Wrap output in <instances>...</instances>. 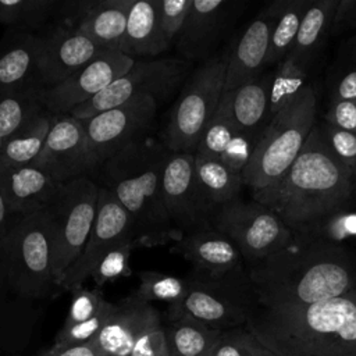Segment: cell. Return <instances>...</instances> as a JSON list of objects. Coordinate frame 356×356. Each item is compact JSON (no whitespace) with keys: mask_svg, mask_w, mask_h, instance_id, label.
I'll list each match as a JSON object with an SVG mask.
<instances>
[{"mask_svg":"<svg viewBox=\"0 0 356 356\" xmlns=\"http://www.w3.org/2000/svg\"><path fill=\"white\" fill-rule=\"evenodd\" d=\"M356 197V172L327 145L318 122L288 171L253 199L273 210L295 236H325Z\"/></svg>","mask_w":356,"mask_h":356,"instance_id":"6da1fadb","label":"cell"},{"mask_svg":"<svg viewBox=\"0 0 356 356\" xmlns=\"http://www.w3.org/2000/svg\"><path fill=\"white\" fill-rule=\"evenodd\" d=\"M261 309L307 306L356 286V257L327 236H295L280 250L246 266Z\"/></svg>","mask_w":356,"mask_h":356,"instance_id":"7a4b0ae2","label":"cell"},{"mask_svg":"<svg viewBox=\"0 0 356 356\" xmlns=\"http://www.w3.org/2000/svg\"><path fill=\"white\" fill-rule=\"evenodd\" d=\"M245 325L277 356H356V286L307 306L260 309Z\"/></svg>","mask_w":356,"mask_h":356,"instance_id":"3957f363","label":"cell"},{"mask_svg":"<svg viewBox=\"0 0 356 356\" xmlns=\"http://www.w3.org/2000/svg\"><path fill=\"white\" fill-rule=\"evenodd\" d=\"M167 154L161 140L147 136L108 157L92 177L128 213L135 248L161 246L182 238L171 224L161 192Z\"/></svg>","mask_w":356,"mask_h":356,"instance_id":"277c9868","label":"cell"},{"mask_svg":"<svg viewBox=\"0 0 356 356\" xmlns=\"http://www.w3.org/2000/svg\"><path fill=\"white\" fill-rule=\"evenodd\" d=\"M316 125V95L312 85L302 92L267 124L253 146L243 185L252 193L277 182L293 164Z\"/></svg>","mask_w":356,"mask_h":356,"instance_id":"5b68a950","label":"cell"},{"mask_svg":"<svg viewBox=\"0 0 356 356\" xmlns=\"http://www.w3.org/2000/svg\"><path fill=\"white\" fill-rule=\"evenodd\" d=\"M7 285L24 299L58 293L54 271V232L44 209L25 214L0 245Z\"/></svg>","mask_w":356,"mask_h":356,"instance_id":"8992f818","label":"cell"},{"mask_svg":"<svg viewBox=\"0 0 356 356\" xmlns=\"http://www.w3.org/2000/svg\"><path fill=\"white\" fill-rule=\"evenodd\" d=\"M227 50L203 61L185 81L172 104L161 143L177 153H195L200 135L217 111L225 81Z\"/></svg>","mask_w":356,"mask_h":356,"instance_id":"52a82bcc","label":"cell"},{"mask_svg":"<svg viewBox=\"0 0 356 356\" xmlns=\"http://www.w3.org/2000/svg\"><path fill=\"white\" fill-rule=\"evenodd\" d=\"M185 278L188 292L179 303L167 307L168 320L189 316L221 331L248 323L249 300L254 299L248 271L211 277L191 270Z\"/></svg>","mask_w":356,"mask_h":356,"instance_id":"ba28073f","label":"cell"},{"mask_svg":"<svg viewBox=\"0 0 356 356\" xmlns=\"http://www.w3.org/2000/svg\"><path fill=\"white\" fill-rule=\"evenodd\" d=\"M97 199L99 184L90 177H81L63 184L46 207L54 232L53 271L57 286L89 238Z\"/></svg>","mask_w":356,"mask_h":356,"instance_id":"9c48e42d","label":"cell"},{"mask_svg":"<svg viewBox=\"0 0 356 356\" xmlns=\"http://www.w3.org/2000/svg\"><path fill=\"white\" fill-rule=\"evenodd\" d=\"M191 70L192 61L181 57L134 61L124 75L70 114L78 120H86L140 96H150L163 103L182 88Z\"/></svg>","mask_w":356,"mask_h":356,"instance_id":"30bf717a","label":"cell"},{"mask_svg":"<svg viewBox=\"0 0 356 356\" xmlns=\"http://www.w3.org/2000/svg\"><path fill=\"white\" fill-rule=\"evenodd\" d=\"M213 228L227 235L239 249L245 266L284 248L293 234L284 221L257 200L239 197L216 209Z\"/></svg>","mask_w":356,"mask_h":356,"instance_id":"8fae6325","label":"cell"},{"mask_svg":"<svg viewBox=\"0 0 356 356\" xmlns=\"http://www.w3.org/2000/svg\"><path fill=\"white\" fill-rule=\"evenodd\" d=\"M159 106L160 103L156 99L140 96L90 118L81 120L86 132L90 178L108 157L150 136Z\"/></svg>","mask_w":356,"mask_h":356,"instance_id":"7c38bea8","label":"cell"},{"mask_svg":"<svg viewBox=\"0 0 356 356\" xmlns=\"http://www.w3.org/2000/svg\"><path fill=\"white\" fill-rule=\"evenodd\" d=\"M161 192L171 224L182 236L213 228L216 207L197 181L192 153L168 150L161 174Z\"/></svg>","mask_w":356,"mask_h":356,"instance_id":"4fadbf2b","label":"cell"},{"mask_svg":"<svg viewBox=\"0 0 356 356\" xmlns=\"http://www.w3.org/2000/svg\"><path fill=\"white\" fill-rule=\"evenodd\" d=\"M124 241H134L131 218L117 197L99 185L97 211L92 231L81 254L64 273L58 285L60 292H74L83 286L85 280L90 277L100 257Z\"/></svg>","mask_w":356,"mask_h":356,"instance_id":"5bb4252c","label":"cell"},{"mask_svg":"<svg viewBox=\"0 0 356 356\" xmlns=\"http://www.w3.org/2000/svg\"><path fill=\"white\" fill-rule=\"evenodd\" d=\"M134 60L118 50H103L61 83L42 92L43 106L53 114H70L124 75Z\"/></svg>","mask_w":356,"mask_h":356,"instance_id":"9a60e30c","label":"cell"},{"mask_svg":"<svg viewBox=\"0 0 356 356\" xmlns=\"http://www.w3.org/2000/svg\"><path fill=\"white\" fill-rule=\"evenodd\" d=\"M36 35L38 67L44 89L61 83L103 51L78 28L56 22Z\"/></svg>","mask_w":356,"mask_h":356,"instance_id":"2e32d148","label":"cell"},{"mask_svg":"<svg viewBox=\"0 0 356 356\" xmlns=\"http://www.w3.org/2000/svg\"><path fill=\"white\" fill-rule=\"evenodd\" d=\"M241 13V3L229 0H193L185 25L175 42L181 58L209 60L228 28Z\"/></svg>","mask_w":356,"mask_h":356,"instance_id":"e0dca14e","label":"cell"},{"mask_svg":"<svg viewBox=\"0 0 356 356\" xmlns=\"http://www.w3.org/2000/svg\"><path fill=\"white\" fill-rule=\"evenodd\" d=\"M61 184L89 177L86 132L71 114L56 115L39 157L32 163Z\"/></svg>","mask_w":356,"mask_h":356,"instance_id":"ac0fdd59","label":"cell"},{"mask_svg":"<svg viewBox=\"0 0 356 356\" xmlns=\"http://www.w3.org/2000/svg\"><path fill=\"white\" fill-rule=\"evenodd\" d=\"M275 18L277 7L275 3H271L248 25L235 43L227 49L228 58L222 93L232 92L263 74Z\"/></svg>","mask_w":356,"mask_h":356,"instance_id":"d6986e66","label":"cell"},{"mask_svg":"<svg viewBox=\"0 0 356 356\" xmlns=\"http://www.w3.org/2000/svg\"><path fill=\"white\" fill-rule=\"evenodd\" d=\"M171 253L191 263L192 270L211 277L246 271L245 260L236 245L216 228L185 234L170 248Z\"/></svg>","mask_w":356,"mask_h":356,"instance_id":"ffe728a7","label":"cell"},{"mask_svg":"<svg viewBox=\"0 0 356 356\" xmlns=\"http://www.w3.org/2000/svg\"><path fill=\"white\" fill-rule=\"evenodd\" d=\"M160 312L134 293L114 303V310L93 339L102 356H129L135 342L143 332L160 324Z\"/></svg>","mask_w":356,"mask_h":356,"instance_id":"44dd1931","label":"cell"},{"mask_svg":"<svg viewBox=\"0 0 356 356\" xmlns=\"http://www.w3.org/2000/svg\"><path fill=\"white\" fill-rule=\"evenodd\" d=\"M42 89L38 35L8 28L0 39V96Z\"/></svg>","mask_w":356,"mask_h":356,"instance_id":"7402d4cb","label":"cell"},{"mask_svg":"<svg viewBox=\"0 0 356 356\" xmlns=\"http://www.w3.org/2000/svg\"><path fill=\"white\" fill-rule=\"evenodd\" d=\"M61 185L35 164L0 165V195L10 211L18 216L47 207Z\"/></svg>","mask_w":356,"mask_h":356,"instance_id":"603a6c76","label":"cell"},{"mask_svg":"<svg viewBox=\"0 0 356 356\" xmlns=\"http://www.w3.org/2000/svg\"><path fill=\"white\" fill-rule=\"evenodd\" d=\"M273 74V71L261 74L235 90L222 93L220 102L235 129L253 143H256L268 124Z\"/></svg>","mask_w":356,"mask_h":356,"instance_id":"cb8c5ba5","label":"cell"},{"mask_svg":"<svg viewBox=\"0 0 356 356\" xmlns=\"http://www.w3.org/2000/svg\"><path fill=\"white\" fill-rule=\"evenodd\" d=\"M170 47L159 22L156 0H134L120 51L138 61L154 60Z\"/></svg>","mask_w":356,"mask_h":356,"instance_id":"d4e9b609","label":"cell"},{"mask_svg":"<svg viewBox=\"0 0 356 356\" xmlns=\"http://www.w3.org/2000/svg\"><path fill=\"white\" fill-rule=\"evenodd\" d=\"M337 6L338 0H314L302 19L295 43L286 57L306 71L331 35Z\"/></svg>","mask_w":356,"mask_h":356,"instance_id":"484cf974","label":"cell"},{"mask_svg":"<svg viewBox=\"0 0 356 356\" xmlns=\"http://www.w3.org/2000/svg\"><path fill=\"white\" fill-rule=\"evenodd\" d=\"M134 0H97L78 29L103 50H121Z\"/></svg>","mask_w":356,"mask_h":356,"instance_id":"4316f807","label":"cell"},{"mask_svg":"<svg viewBox=\"0 0 356 356\" xmlns=\"http://www.w3.org/2000/svg\"><path fill=\"white\" fill-rule=\"evenodd\" d=\"M54 120L56 114L44 108L7 138L0 149V165L32 164L39 157Z\"/></svg>","mask_w":356,"mask_h":356,"instance_id":"83f0119b","label":"cell"},{"mask_svg":"<svg viewBox=\"0 0 356 356\" xmlns=\"http://www.w3.org/2000/svg\"><path fill=\"white\" fill-rule=\"evenodd\" d=\"M164 327L171 356H211L222 332L189 316L168 320Z\"/></svg>","mask_w":356,"mask_h":356,"instance_id":"f1b7e54d","label":"cell"},{"mask_svg":"<svg viewBox=\"0 0 356 356\" xmlns=\"http://www.w3.org/2000/svg\"><path fill=\"white\" fill-rule=\"evenodd\" d=\"M314 0H277V18L273 26L266 67L278 65L291 51L302 19Z\"/></svg>","mask_w":356,"mask_h":356,"instance_id":"f546056e","label":"cell"},{"mask_svg":"<svg viewBox=\"0 0 356 356\" xmlns=\"http://www.w3.org/2000/svg\"><path fill=\"white\" fill-rule=\"evenodd\" d=\"M195 156V170L197 181L209 202L217 209L236 197L243 186L241 174L227 168L221 161Z\"/></svg>","mask_w":356,"mask_h":356,"instance_id":"4dcf8cb0","label":"cell"},{"mask_svg":"<svg viewBox=\"0 0 356 356\" xmlns=\"http://www.w3.org/2000/svg\"><path fill=\"white\" fill-rule=\"evenodd\" d=\"M58 0H0V24L33 33L51 24Z\"/></svg>","mask_w":356,"mask_h":356,"instance_id":"1f68e13d","label":"cell"},{"mask_svg":"<svg viewBox=\"0 0 356 356\" xmlns=\"http://www.w3.org/2000/svg\"><path fill=\"white\" fill-rule=\"evenodd\" d=\"M42 92L43 89L0 96V136L3 142L46 108Z\"/></svg>","mask_w":356,"mask_h":356,"instance_id":"d6a6232c","label":"cell"},{"mask_svg":"<svg viewBox=\"0 0 356 356\" xmlns=\"http://www.w3.org/2000/svg\"><path fill=\"white\" fill-rule=\"evenodd\" d=\"M330 100H356V32L343 40L328 74Z\"/></svg>","mask_w":356,"mask_h":356,"instance_id":"836d02e7","label":"cell"},{"mask_svg":"<svg viewBox=\"0 0 356 356\" xmlns=\"http://www.w3.org/2000/svg\"><path fill=\"white\" fill-rule=\"evenodd\" d=\"M270 92L268 121L285 106H288L307 85V71L285 57L273 71Z\"/></svg>","mask_w":356,"mask_h":356,"instance_id":"e575fe53","label":"cell"},{"mask_svg":"<svg viewBox=\"0 0 356 356\" xmlns=\"http://www.w3.org/2000/svg\"><path fill=\"white\" fill-rule=\"evenodd\" d=\"M188 292L186 278L145 270L139 274V285L134 295L143 302H165L168 306L179 303Z\"/></svg>","mask_w":356,"mask_h":356,"instance_id":"d590c367","label":"cell"},{"mask_svg":"<svg viewBox=\"0 0 356 356\" xmlns=\"http://www.w3.org/2000/svg\"><path fill=\"white\" fill-rule=\"evenodd\" d=\"M236 134L239 132L235 129L227 111L220 104L217 111L203 129L195 153L220 161Z\"/></svg>","mask_w":356,"mask_h":356,"instance_id":"8d00e7d4","label":"cell"},{"mask_svg":"<svg viewBox=\"0 0 356 356\" xmlns=\"http://www.w3.org/2000/svg\"><path fill=\"white\" fill-rule=\"evenodd\" d=\"M211 356H277L246 325L224 330Z\"/></svg>","mask_w":356,"mask_h":356,"instance_id":"74e56055","label":"cell"},{"mask_svg":"<svg viewBox=\"0 0 356 356\" xmlns=\"http://www.w3.org/2000/svg\"><path fill=\"white\" fill-rule=\"evenodd\" d=\"M134 248V241H124L111 248L103 257H100L90 274L92 280L99 288L107 282L131 275L129 257Z\"/></svg>","mask_w":356,"mask_h":356,"instance_id":"f35d334b","label":"cell"},{"mask_svg":"<svg viewBox=\"0 0 356 356\" xmlns=\"http://www.w3.org/2000/svg\"><path fill=\"white\" fill-rule=\"evenodd\" d=\"M113 310H114V303L107 302V305L102 309V312L95 317L78 324L63 325L56 335V341L53 346L68 348V346H76V345H85V343L93 342V339L99 335L102 328L108 321Z\"/></svg>","mask_w":356,"mask_h":356,"instance_id":"ab89813d","label":"cell"},{"mask_svg":"<svg viewBox=\"0 0 356 356\" xmlns=\"http://www.w3.org/2000/svg\"><path fill=\"white\" fill-rule=\"evenodd\" d=\"M107 299L104 298L100 288L89 289L81 286L72 292L70 309L67 313V318L63 325H72L82 321H86L102 312V309L107 305Z\"/></svg>","mask_w":356,"mask_h":356,"instance_id":"60d3db41","label":"cell"},{"mask_svg":"<svg viewBox=\"0 0 356 356\" xmlns=\"http://www.w3.org/2000/svg\"><path fill=\"white\" fill-rule=\"evenodd\" d=\"M193 0H156L161 31L171 46L175 44Z\"/></svg>","mask_w":356,"mask_h":356,"instance_id":"b9f144b4","label":"cell"},{"mask_svg":"<svg viewBox=\"0 0 356 356\" xmlns=\"http://www.w3.org/2000/svg\"><path fill=\"white\" fill-rule=\"evenodd\" d=\"M318 127L332 153L356 172V134L337 128L325 121L318 122Z\"/></svg>","mask_w":356,"mask_h":356,"instance_id":"7bdbcfd3","label":"cell"},{"mask_svg":"<svg viewBox=\"0 0 356 356\" xmlns=\"http://www.w3.org/2000/svg\"><path fill=\"white\" fill-rule=\"evenodd\" d=\"M129 356H171L164 324H156L143 332L135 342Z\"/></svg>","mask_w":356,"mask_h":356,"instance_id":"ee69618b","label":"cell"},{"mask_svg":"<svg viewBox=\"0 0 356 356\" xmlns=\"http://www.w3.org/2000/svg\"><path fill=\"white\" fill-rule=\"evenodd\" d=\"M253 146L254 143L248 136L242 134H236L232 142L229 143V146L227 147V150L224 152L220 161L231 171L242 175L243 170L246 168L250 160Z\"/></svg>","mask_w":356,"mask_h":356,"instance_id":"f6af8a7d","label":"cell"},{"mask_svg":"<svg viewBox=\"0 0 356 356\" xmlns=\"http://www.w3.org/2000/svg\"><path fill=\"white\" fill-rule=\"evenodd\" d=\"M324 121L356 134V100L350 99H332L328 103Z\"/></svg>","mask_w":356,"mask_h":356,"instance_id":"bcb514c9","label":"cell"},{"mask_svg":"<svg viewBox=\"0 0 356 356\" xmlns=\"http://www.w3.org/2000/svg\"><path fill=\"white\" fill-rule=\"evenodd\" d=\"M349 31H356V0H338L331 33L339 35Z\"/></svg>","mask_w":356,"mask_h":356,"instance_id":"7dc6e473","label":"cell"},{"mask_svg":"<svg viewBox=\"0 0 356 356\" xmlns=\"http://www.w3.org/2000/svg\"><path fill=\"white\" fill-rule=\"evenodd\" d=\"M39 356H102L97 346L93 342L68 348L51 346L49 350L40 353Z\"/></svg>","mask_w":356,"mask_h":356,"instance_id":"c3c4849f","label":"cell"},{"mask_svg":"<svg viewBox=\"0 0 356 356\" xmlns=\"http://www.w3.org/2000/svg\"><path fill=\"white\" fill-rule=\"evenodd\" d=\"M21 217L22 216H18L10 211V209L7 207V204L4 203L0 195V245L7 238L10 231L15 227V224L21 220Z\"/></svg>","mask_w":356,"mask_h":356,"instance_id":"681fc988","label":"cell"},{"mask_svg":"<svg viewBox=\"0 0 356 356\" xmlns=\"http://www.w3.org/2000/svg\"><path fill=\"white\" fill-rule=\"evenodd\" d=\"M1 284L7 285V280H6V271H4V266H3V260H1V254H0V285Z\"/></svg>","mask_w":356,"mask_h":356,"instance_id":"f907efd6","label":"cell"},{"mask_svg":"<svg viewBox=\"0 0 356 356\" xmlns=\"http://www.w3.org/2000/svg\"><path fill=\"white\" fill-rule=\"evenodd\" d=\"M1 146H3V139H1V136H0V149H1Z\"/></svg>","mask_w":356,"mask_h":356,"instance_id":"816d5d0a","label":"cell"}]
</instances>
